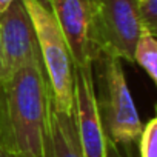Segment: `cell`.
<instances>
[{
  "label": "cell",
  "mask_w": 157,
  "mask_h": 157,
  "mask_svg": "<svg viewBox=\"0 0 157 157\" xmlns=\"http://www.w3.org/2000/svg\"><path fill=\"white\" fill-rule=\"evenodd\" d=\"M51 105L48 78L36 52L0 83V142L17 157H43Z\"/></svg>",
  "instance_id": "1"
},
{
  "label": "cell",
  "mask_w": 157,
  "mask_h": 157,
  "mask_svg": "<svg viewBox=\"0 0 157 157\" xmlns=\"http://www.w3.org/2000/svg\"><path fill=\"white\" fill-rule=\"evenodd\" d=\"M93 82L105 136L116 145L128 146L137 142L143 125L128 88L122 60L99 51L93 62Z\"/></svg>",
  "instance_id": "2"
},
{
  "label": "cell",
  "mask_w": 157,
  "mask_h": 157,
  "mask_svg": "<svg viewBox=\"0 0 157 157\" xmlns=\"http://www.w3.org/2000/svg\"><path fill=\"white\" fill-rule=\"evenodd\" d=\"M34 26L40 60L48 78L51 103L57 111L74 113V62L62 29L42 0H22Z\"/></svg>",
  "instance_id": "3"
},
{
  "label": "cell",
  "mask_w": 157,
  "mask_h": 157,
  "mask_svg": "<svg viewBox=\"0 0 157 157\" xmlns=\"http://www.w3.org/2000/svg\"><path fill=\"white\" fill-rule=\"evenodd\" d=\"M100 51L134 62V48L142 34L137 0H94Z\"/></svg>",
  "instance_id": "4"
},
{
  "label": "cell",
  "mask_w": 157,
  "mask_h": 157,
  "mask_svg": "<svg viewBox=\"0 0 157 157\" xmlns=\"http://www.w3.org/2000/svg\"><path fill=\"white\" fill-rule=\"evenodd\" d=\"M48 3L68 43L74 66L93 63L100 51L94 0H48Z\"/></svg>",
  "instance_id": "5"
},
{
  "label": "cell",
  "mask_w": 157,
  "mask_h": 157,
  "mask_svg": "<svg viewBox=\"0 0 157 157\" xmlns=\"http://www.w3.org/2000/svg\"><path fill=\"white\" fill-rule=\"evenodd\" d=\"M39 52L31 17L22 0H14L0 14V83L10 78Z\"/></svg>",
  "instance_id": "6"
},
{
  "label": "cell",
  "mask_w": 157,
  "mask_h": 157,
  "mask_svg": "<svg viewBox=\"0 0 157 157\" xmlns=\"http://www.w3.org/2000/svg\"><path fill=\"white\" fill-rule=\"evenodd\" d=\"M74 123L83 157H105L106 136L100 122L94 82L93 63L74 66Z\"/></svg>",
  "instance_id": "7"
},
{
  "label": "cell",
  "mask_w": 157,
  "mask_h": 157,
  "mask_svg": "<svg viewBox=\"0 0 157 157\" xmlns=\"http://www.w3.org/2000/svg\"><path fill=\"white\" fill-rule=\"evenodd\" d=\"M43 157H83L77 139L74 113L57 111L52 103L48 113Z\"/></svg>",
  "instance_id": "8"
},
{
  "label": "cell",
  "mask_w": 157,
  "mask_h": 157,
  "mask_svg": "<svg viewBox=\"0 0 157 157\" xmlns=\"http://www.w3.org/2000/svg\"><path fill=\"white\" fill-rule=\"evenodd\" d=\"M134 62H137L145 72L151 77L152 82H157V42L155 36L148 31H142L136 48H134Z\"/></svg>",
  "instance_id": "9"
},
{
  "label": "cell",
  "mask_w": 157,
  "mask_h": 157,
  "mask_svg": "<svg viewBox=\"0 0 157 157\" xmlns=\"http://www.w3.org/2000/svg\"><path fill=\"white\" fill-rule=\"evenodd\" d=\"M140 157H157V119L152 117L142 128L139 137Z\"/></svg>",
  "instance_id": "10"
},
{
  "label": "cell",
  "mask_w": 157,
  "mask_h": 157,
  "mask_svg": "<svg viewBox=\"0 0 157 157\" xmlns=\"http://www.w3.org/2000/svg\"><path fill=\"white\" fill-rule=\"evenodd\" d=\"M142 29L155 36L157 33V0H137Z\"/></svg>",
  "instance_id": "11"
},
{
  "label": "cell",
  "mask_w": 157,
  "mask_h": 157,
  "mask_svg": "<svg viewBox=\"0 0 157 157\" xmlns=\"http://www.w3.org/2000/svg\"><path fill=\"white\" fill-rule=\"evenodd\" d=\"M105 157H123L120 149L117 148V145L113 143L108 137H106V152H105Z\"/></svg>",
  "instance_id": "12"
},
{
  "label": "cell",
  "mask_w": 157,
  "mask_h": 157,
  "mask_svg": "<svg viewBox=\"0 0 157 157\" xmlns=\"http://www.w3.org/2000/svg\"><path fill=\"white\" fill-rule=\"evenodd\" d=\"M0 157H17V155H14L8 148H5V145L0 142Z\"/></svg>",
  "instance_id": "13"
},
{
  "label": "cell",
  "mask_w": 157,
  "mask_h": 157,
  "mask_svg": "<svg viewBox=\"0 0 157 157\" xmlns=\"http://www.w3.org/2000/svg\"><path fill=\"white\" fill-rule=\"evenodd\" d=\"M14 2V0H0V14H3L8 8H10V5Z\"/></svg>",
  "instance_id": "14"
}]
</instances>
